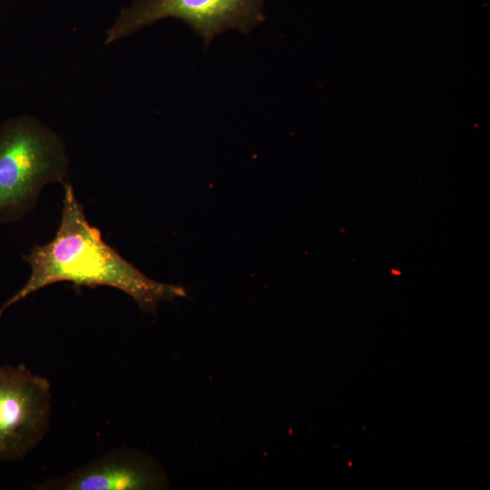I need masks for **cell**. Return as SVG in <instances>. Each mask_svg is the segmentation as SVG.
<instances>
[{
  "instance_id": "obj_5",
  "label": "cell",
  "mask_w": 490,
  "mask_h": 490,
  "mask_svg": "<svg viewBox=\"0 0 490 490\" xmlns=\"http://www.w3.org/2000/svg\"><path fill=\"white\" fill-rule=\"evenodd\" d=\"M168 485L162 468L147 454L134 449H118L34 487L39 490H142L162 489Z\"/></svg>"
},
{
  "instance_id": "obj_4",
  "label": "cell",
  "mask_w": 490,
  "mask_h": 490,
  "mask_svg": "<svg viewBox=\"0 0 490 490\" xmlns=\"http://www.w3.org/2000/svg\"><path fill=\"white\" fill-rule=\"evenodd\" d=\"M49 382L24 365H0V462L25 457L49 427Z\"/></svg>"
},
{
  "instance_id": "obj_3",
  "label": "cell",
  "mask_w": 490,
  "mask_h": 490,
  "mask_svg": "<svg viewBox=\"0 0 490 490\" xmlns=\"http://www.w3.org/2000/svg\"><path fill=\"white\" fill-rule=\"evenodd\" d=\"M264 0H132L106 31L110 44L166 18L184 22L204 41L205 48L227 30L249 34L266 20Z\"/></svg>"
},
{
  "instance_id": "obj_6",
  "label": "cell",
  "mask_w": 490,
  "mask_h": 490,
  "mask_svg": "<svg viewBox=\"0 0 490 490\" xmlns=\"http://www.w3.org/2000/svg\"><path fill=\"white\" fill-rule=\"evenodd\" d=\"M1 1V0H0Z\"/></svg>"
},
{
  "instance_id": "obj_2",
  "label": "cell",
  "mask_w": 490,
  "mask_h": 490,
  "mask_svg": "<svg viewBox=\"0 0 490 490\" xmlns=\"http://www.w3.org/2000/svg\"><path fill=\"white\" fill-rule=\"evenodd\" d=\"M69 159L62 138L29 115L0 125V224L23 219L42 189L64 184Z\"/></svg>"
},
{
  "instance_id": "obj_1",
  "label": "cell",
  "mask_w": 490,
  "mask_h": 490,
  "mask_svg": "<svg viewBox=\"0 0 490 490\" xmlns=\"http://www.w3.org/2000/svg\"><path fill=\"white\" fill-rule=\"evenodd\" d=\"M23 260L31 268L26 283L0 306V316L30 294L60 281L75 286H108L118 289L154 314L161 301L186 297L183 287L155 281L106 243L99 229L87 220L73 186L64 184L59 228L46 244L35 245Z\"/></svg>"
}]
</instances>
